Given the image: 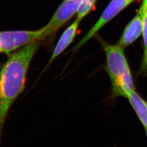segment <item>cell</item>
<instances>
[{
    "mask_svg": "<svg viewBox=\"0 0 147 147\" xmlns=\"http://www.w3.org/2000/svg\"><path fill=\"white\" fill-rule=\"evenodd\" d=\"M106 71L110 77L113 94L127 98L135 90L131 70L122 47L118 45H106Z\"/></svg>",
    "mask_w": 147,
    "mask_h": 147,
    "instance_id": "7a4b0ae2",
    "label": "cell"
},
{
    "mask_svg": "<svg viewBox=\"0 0 147 147\" xmlns=\"http://www.w3.org/2000/svg\"><path fill=\"white\" fill-rule=\"evenodd\" d=\"M146 135H147V130H146Z\"/></svg>",
    "mask_w": 147,
    "mask_h": 147,
    "instance_id": "7c38bea8",
    "label": "cell"
},
{
    "mask_svg": "<svg viewBox=\"0 0 147 147\" xmlns=\"http://www.w3.org/2000/svg\"><path fill=\"white\" fill-rule=\"evenodd\" d=\"M135 1L136 0H111L110 3L101 14L99 20L96 22L94 25L89 30L82 38L80 40L79 42L74 47L73 50L76 51L79 50L85 43L94 37L106 24L113 19Z\"/></svg>",
    "mask_w": 147,
    "mask_h": 147,
    "instance_id": "277c9868",
    "label": "cell"
},
{
    "mask_svg": "<svg viewBox=\"0 0 147 147\" xmlns=\"http://www.w3.org/2000/svg\"><path fill=\"white\" fill-rule=\"evenodd\" d=\"M147 10V0H143L142 5H141V7L138 11V13H140L141 16Z\"/></svg>",
    "mask_w": 147,
    "mask_h": 147,
    "instance_id": "8fae6325",
    "label": "cell"
},
{
    "mask_svg": "<svg viewBox=\"0 0 147 147\" xmlns=\"http://www.w3.org/2000/svg\"><path fill=\"white\" fill-rule=\"evenodd\" d=\"M97 0H83L77 13V18L81 20L92 9Z\"/></svg>",
    "mask_w": 147,
    "mask_h": 147,
    "instance_id": "30bf717a",
    "label": "cell"
},
{
    "mask_svg": "<svg viewBox=\"0 0 147 147\" xmlns=\"http://www.w3.org/2000/svg\"><path fill=\"white\" fill-rule=\"evenodd\" d=\"M142 16L143 22L142 35L144 44V53L142 59L141 69L142 72L147 75V10Z\"/></svg>",
    "mask_w": 147,
    "mask_h": 147,
    "instance_id": "9c48e42d",
    "label": "cell"
},
{
    "mask_svg": "<svg viewBox=\"0 0 147 147\" xmlns=\"http://www.w3.org/2000/svg\"><path fill=\"white\" fill-rule=\"evenodd\" d=\"M40 44L32 42L10 53L0 70V142L9 111L25 88L30 63Z\"/></svg>",
    "mask_w": 147,
    "mask_h": 147,
    "instance_id": "6da1fadb",
    "label": "cell"
},
{
    "mask_svg": "<svg viewBox=\"0 0 147 147\" xmlns=\"http://www.w3.org/2000/svg\"><path fill=\"white\" fill-rule=\"evenodd\" d=\"M83 0H64L44 28L45 38L57 31L63 25L77 14Z\"/></svg>",
    "mask_w": 147,
    "mask_h": 147,
    "instance_id": "5b68a950",
    "label": "cell"
},
{
    "mask_svg": "<svg viewBox=\"0 0 147 147\" xmlns=\"http://www.w3.org/2000/svg\"><path fill=\"white\" fill-rule=\"evenodd\" d=\"M80 20L76 19L63 32L62 34L58 40L56 47L53 51L52 56L48 62L45 69L48 68L53 63V61L60 55L68 47L70 44L73 42L76 36L79 28Z\"/></svg>",
    "mask_w": 147,
    "mask_h": 147,
    "instance_id": "52a82bcc",
    "label": "cell"
},
{
    "mask_svg": "<svg viewBox=\"0 0 147 147\" xmlns=\"http://www.w3.org/2000/svg\"><path fill=\"white\" fill-rule=\"evenodd\" d=\"M143 24V17L137 12L124 29L117 45L124 49L132 44L142 34Z\"/></svg>",
    "mask_w": 147,
    "mask_h": 147,
    "instance_id": "8992f818",
    "label": "cell"
},
{
    "mask_svg": "<svg viewBox=\"0 0 147 147\" xmlns=\"http://www.w3.org/2000/svg\"><path fill=\"white\" fill-rule=\"evenodd\" d=\"M44 38V27L34 31H0V53H11L32 42L40 41Z\"/></svg>",
    "mask_w": 147,
    "mask_h": 147,
    "instance_id": "3957f363",
    "label": "cell"
},
{
    "mask_svg": "<svg viewBox=\"0 0 147 147\" xmlns=\"http://www.w3.org/2000/svg\"><path fill=\"white\" fill-rule=\"evenodd\" d=\"M127 98L144 126L145 130H147V101L141 98L135 90L130 93Z\"/></svg>",
    "mask_w": 147,
    "mask_h": 147,
    "instance_id": "ba28073f",
    "label": "cell"
}]
</instances>
